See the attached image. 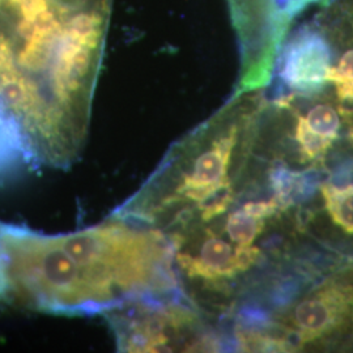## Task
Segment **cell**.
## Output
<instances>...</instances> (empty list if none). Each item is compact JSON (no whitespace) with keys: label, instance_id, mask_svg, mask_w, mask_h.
<instances>
[{"label":"cell","instance_id":"1","mask_svg":"<svg viewBox=\"0 0 353 353\" xmlns=\"http://www.w3.org/2000/svg\"><path fill=\"white\" fill-rule=\"evenodd\" d=\"M110 16L112 0H0V125L26 159H79Z\"/></svg>","mask_w":353,"mask_h":353},{"label":"cell","instance_id":"2","mask_svg":"<svg viewBox=\"0 0 353 353\" xmlns=\"http://www.w3.org/2000/svg\"><path fill=\"white\" fill-rule=\"evenodd\" d=\"M173 246L130 219L68 234L0 223V303L38 313H105L160 297L176 284Z\"/></svg>","mask_w":353,"mask_h":353},{"label":"cell","instance_id":"3","mask_svg":"<svg viewBox=\"0 0 353 353\" xmlns=\"http://www.w3.org/2000/svg\"><path fill=\"white\" fill-rule=\"evenodd\" d=\"M353 303V290L330 283L306 296L292 314L293 335L299 344L326 338L341 326Z\"/></svg>","mask_w":353,"mask_h":353},{"label":"cell","instance_id":"4","mask_svg":"<svg viewBox=\"0 0 353 353\" xmlns=\"http://www.w3.org/2000/svg\"><path fill=\"white\" fill-rule=\"evenodd\" d=\"M326 210L334 223L348 234H353V185L338 188L322 185Z\"/></svg>","mask_w":353,"mask_h":353},{"label":"cell","instance_id":"5","mask_svg":"<svg viewBox=\"0 0 353 353\" xmlns=\"http://www.w3.org/2000/svg\"><path fill=\"white\" fill-rule=\"evenodd\" d=\"M265 219H258L241 208L228 216L225 232L237 246H252V242L263 232Z\"/></svg>","mask_w":353,"mask_h":353}]
</instances>
